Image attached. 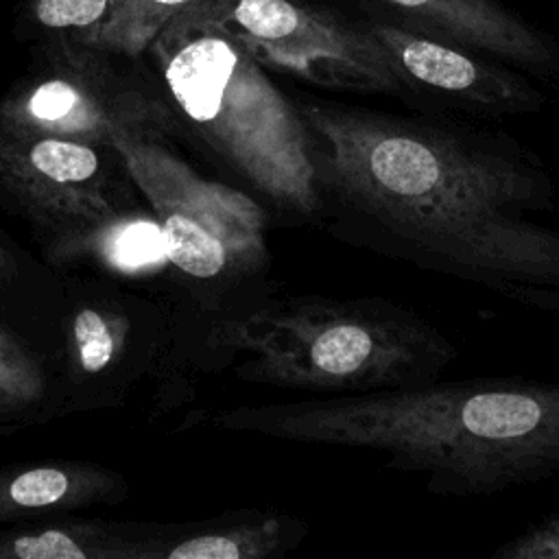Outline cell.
<instances>
[{
  "label": "cell",
  "instance_id": "cell-1",
  "mask_svg": "<svg viewBox=\"0 0 559 559\" xmlns=\"http://www.w3.org/2000/svg\"><path fill=\"white\" fill-rule=\"evenodd\" d=\"M319 223L336 240L559 317L557 186L511 138L306 100Z\"/></svg>",
  "mask_w": 559,
  "mask_h": 559
},
{
  "label": "cell",
  "instance_id": "cell-2",
  "mask_svg": "<svg viewBox=\"0 0 559 559\" xmlns=\"http://www.w3.org/2000/svg\"><path fill=\"white\" fill-rule=\"evenodd\" d=\"M221 428L369 450L441 496H489L559 476V382L474 378L238 406Z\"/></svg>",
  "mask_w": 559,
  "mask_h": 559
},
{
  "label": "cell",
  "instance_id": "cell-3",
  "mask_svg": "<svg viewBox=\"0 0 559 559\" xmlns=\"http://www.w3.org/2000/svg\"><path fill=\"white\" fill-rule=\"evenodd\" d=\"M214 341L242 354V380L328 395L426 384L459 356L448 334L386 297L266 299L221 321Z\"/></svg>",
  "mask_w": 559,
  "mask_h": 559
},
{
  "label": "cell",
  "instance_id": "cell-4",
  "mask_svg": "<svg viewBox=\"0 0 559 559\" xmlns=\"http://www.w3.org/2000/svg\"><path fill=\"white\" fill-rule=\"evenodd\" d=\"M151 48L179 120L282 216L314 223L310 133L264 66L221 26L188 11Z\"/></svg>",
  "mask_w": 559,
  "mask_h": 559
},
{
  "label": "cell",
  "instance_id": "cell-5",
  "mask_svg": "<svg viewBox=\"0 0 559 559\" xmlns=\"http://www.w3.org/2000/svg\"><path fill=\"white\" fill-rule=\"evenodd\" d=\"M166 238L170 264L186 277L234 288L271 264L269 218L260 201L201 177L164 140L120 133L111 140Z\"/></svg>",
  "mask_w": 559,
  "mask_h": 559
},
{
  "label": "cell",
  "instance_id": "cell-6",
  "mask_svg": "<svg viewBox=\"0 0 559 559\" xmlns=\"http://www.w3.org/2000/svg\"><path fill=\"white\" fill-rule=\"evenodd\" d=\"M183 11L221 26L266 68L328 90L402 96L376 39L323 9L299 0H197Z\"/></svg>",
  "mask_w": 559,
  "mask_h": 559
},
{
  "label": "cell",
  "instance_id": "cell-7",
  "mask_svg": "<svg viewBox=\"0 0 559 559\" xmlns=\"http://www.w3.org/2000/svg\"><path fill=\"white\" fill-rule=\"evenodd\" d=\"M129 181L111 144L24 133L0 122V188L55 238L124 212Z\"/></svg>",
  "mask_w": 559,
  "mask_h": 559
},
{
  "label": "cell",
  "instance_id": "cell-8",
  "mask_svg": "<svg viewBox=\"0 0 559 559\" xmlns=\"http://www.w3.org/2000/svg\"><path fill=\"white\" fill-rule=\"evenodd\" d=\"M382 48L395 72L402 96H426L445 107L478 116L531 114L544 105L520 74L411 24L369 20L360 24Z\"/></svg>",
  "mask_w": 559,
  "mask_h": 559
},
{
  "label": "cell",
  "instance_id": "cell-9",
  "mask_svg": "<svg viewBox=\"0 0 559 559\" xmlns=\"http://www.w3.org/2000/svg\"><path fill=\"white\" fill-rule=\"evenodd\" d=\"M0 122L24 133L111 144L120 133L166 140L179 131L181 120L162 98L140 90L52 74L9 96L0 105Z\"/></svg>",
  "mask_w": 559,
  "mask_h": 559
},
{
  "label": "cell",
  "instance_id": "cell-10",
  "mask_svg": "<svg viewBox=\"0 0 559 559\" xmlns=\"http://www.w3.org/2000/svg\"><path fill=\"white\" fill-rule=\"evenodd\" d=\"M413 26L531 72H559V48L493 0H376Z\"/></svg>",
  "mask_w": 559,
  "mask_h": 559
},
{
  "label": "cell",
  "instance_id": "cell-11",
  "mask_svg": "<svg viewBox=\"0 0 559 559\" xmlns=\"http://www.w3.org/2000/svg\"><path fill=\"white\" fill-rule=\"evenodd\" d=\"M127 496L116 472L79 461H39L0 469V524L66 513Z\"/></svg>",
  "mask_w": 559,
  "mask_h": 559
},
{
  "label": "cell",
  "instance_id": "cell-12",
  "mask_svg": "<svg viewBox=\"0 0 559 559\" xmlns=\"http://www.w3.org/2000/svg\"><path fill=\"white\" fill-rule=\"evenodd\" d=\"M308 522L271 509H242L164 537L162 559H273L299 548Z\"/></svg>",
  "mask_w": 559,
  "mask_h": 559
},
{
  "label": "cell",
  "instance_id": "cell-13",
  "mask_svg": "<svg viewBox=\"0 0 559 559\" xmlns=\"http://www.w3.org/2000/svg\"><path fill=\"white\" fill-rule=\"evenodd\" d=\"M164 535L103 522H52L0 533V559H162Z\"/></svg>",
  "mask_w": 559,
  "mask_h": 559
},
{
  "label": "cell",
  "instance_id": "cell-14",
  "mask_svg": "<svg viewBox=\"0 0 559 559\" xmlns=\"http://www.w3.org/2000/svg\"><path fill=\"white\" fill-rule=\"evenodd\" d=\"M57 260H90L120 275H153L170 264L155 216L124 210L90 229L52 240Z\"/></svg>",
  "mask_w": 559,
  "mask_h": 559
},
{
  "label": "cell",
  "instance_id": "cell-15",
  "mask_svg": "<svg viewBox=\"0 0 559 559\" xmlns=\"http://www.w3.org/2000/svg\"><path fill=\"white\" fill-rule=\"evenodd\" d=\"M197 0H120L111 22L85 44L138 57L157 35Z\"/></svg>",
  "mask_w": 559,
  "mask_h": 559
},
{
  "label": "cell",
  "instance_id": "cell-16",
  "mask_svg": "<svg viewBox=\"0 0 559 559\" xmlns=\"http://www.w3.org/2000/svg\"><path fill=\"white\" fill-rule=\"evenodd\" d=\"M127 330L120 317L107 310L83 306L74 312L70 323V354L72 365L85 376H100L109 371L122 356Z\"/></svg>",
  "mask_w": 559,
  "mask_h": 559
},
{
  "label": "cell",
  "instance_id": "cell-17",
  "mask_svg": "<svg viewBox=\"0 0 559 559\" xmlns=\"http://www.w3.org/2000/svg\"><path fill=\"white\" fill-rule=\"evenodd\" d=\"M46 393V378L39 360L7 330H0V415L20 413Z\"/></svg>",
  "mask_w": 559,
  "mask_h": 559
},
{
  "label": "cell",
  "instance_id": "cell-18",
  "mask_svg": "<svg viewBox=\"0 0 559 559\" xmlns=\"http://www.w3.org/2000/svg\"><path fill=\"white\" fill-rule=\"evenodd\" d=\"M120 0H35L33 13L48 28H74L87 41L105 28L118 11Z\"/></svg>",
  "mask_w": 559,
  "mask_h": 559
},
{
  "label": "cell",
  "instance_id": "cell-19",
  "mask_svg": "<svg viewBox=\"0 0 559 559\" xmlns=\"http://www.w3.org/2000/svg\"><path fill=\"white\" fill-rule=\"evenodd\" d=\"M491 559H559V511L509 537L491 552Z\"/></svg>",
  "mask_w": 559,
  "mask_h": 559
},
{
  "label": "cell",
  "instance_id": "cell-20",
  "mask_svg": "<svg viewBox=\"0 0 559 559\" xmlns=\"http://www.w3.org/2000/svg\"><path fill=\"white\" fill-rule=\"evenodd\" d=\"M11 262H13V260H11V258L7 255V251L0 247V275L11 269Z\"/></svg>",
  "mask_w": 559,
  "mask_h": 559
}]
</instances>
